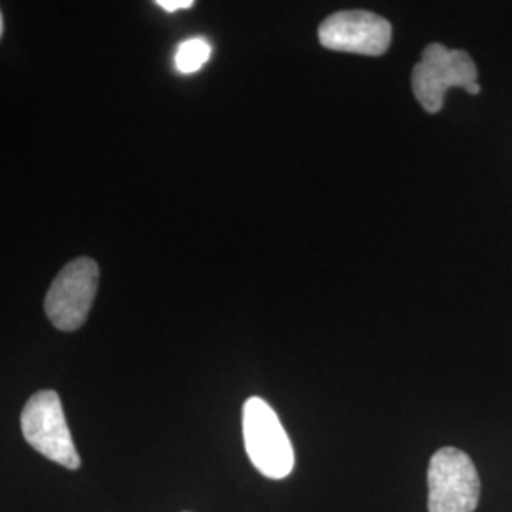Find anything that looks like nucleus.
<instances>
[{
    "label": "nucleus",
    "instance_id": "nucleus-1",
    "mask_svg": "<svg viewBox=\"0 0 512 512\" xmlns=\"http://www.w3.org/2000/svg\"><path fill=\"white\" fill-rule=\"evenodd\" d=\"M475 61L465 50H450L444 44H429L412 73V90L423 110L437 114L444 107L450 88H463L471 95L480 93L476 84Z\"/></svg>",
    "mask_w": 512,
    "mask_h": 512
},
{
    "label": "nucleus",
    "instance_id": "nucleus-2",
    "mask_svg": "<svg viewBox=\"0 0 512 512\" xmlns=\"http://www.w3.org/2000/svg\"><path fill=\"white\" fill-rule=\"evenodd\" d=\"M243 440L251 463L260 475L281 480L294 469V450L274 408L260 397L243 404Z\"/></svg>",
    "mask_w": 512,
    "mask_h": 512
},
{
    "label": "nucleus",
    "instance_id": "nucleus-3",
    "mask_svg": "<svg viewBox=\"0 0 512 512\" xmlns=\"http://www.w3.org/2000/svg\"><path fill=\"white\" fill-rule=\"evenodd\" d=\"M21 433L38 454L71 471L80 467L71 429L59 395L52 389L35 393L21 412Z\"/></svg>",
    "mask_w": 512,
    "mask_h": 512
},
{
    "label": "nucleus",
    "instance_id": "nucleus-4",
    "mask_svg": "<svg viewBox=\"0 0 512 512\" xmlns=\"http://www.w3.org/2000/svg\"><path fill=\"white\" fill-rule=\"evenodd\" d=\"M99 289V266L93 258L80 256L69 262L54 279L44 300V311L55 329H80L92 310Z\"/></svg>",
    "mask_w": 512,
    "mask_h": 512
},
{
    "label": "nucleus",
    "instance_id": "nucleus-5",
    "mask_svg": "<svg viewBox=\"0 0 512 512\" xmlns=\"http://www.w3.org/2000/svg\"><path fill=\"white\" fill-rule=\"evenodd\" d=\"M429 512H475L480 478L473 459L458 448H440L429 461Z\"/></svg>",
    "mask_w": 512,
    "mask_h": 512
},
{
    "label": "nucleus",
    "instance_id": "nucleus-6",
    "mask_svg": "<svg viewBox=\"0 0 512 512\" xmlns=\"http://www.w3.org/2000/svg\"><path fill=\"white\" fill-rule=\"evenodd\" d=\"M391 23L366 12L346 10L336 12L319 25V42L332 52L359 55H384L391 44Z\"/></svg>",
    "mask_w": 512,
    "mask_h": 512
},
{
    "label": "nucleus",
    "instance_id": "nucleus-7",
    "mask_svg": "<svg viewBox=\"0 0 512 512\" xmlns=\"http://www.w3.org/2000/svg\"><path fill=\"white\" fill-rule=\"evenodd\" d=\"M211 57V44L203 38H190L183 42L175 55V65L184 74L196 73Z\"/></svg>",
    "mask_w": 512,
    "mask_h": 512
},
{
    "label": "nucleus",
    "instance_id": "nucleus-8",
    "mask_svg": "<svg viewBox=\"0 0 512 512\" xmlns=\"http://www.w3.org/2000/svg\"><path fill=\"white\" fill-rule=\"evenodd\" d=\"M165 12H177V10H188L194 6V0H158L156 2Z\"/></svg>",
    "mask_w": 512,
    "mask_h": 512
},
{
    "label": "nucleus",
    "instance_id": "nucleus-9",
    "mask_svg": "<svg viewBox=\"0 0 512 512\" xmlns=\"http://www.w3.org/2000/svg\"><path fill=\"white\" fill-rule=\"evenodd\" d=\"M2 31H4V23H2V14H0V38H2Z\"/></svg>",
    "mask_w": 512,
    "mask_h": 512
}]
</instances>
